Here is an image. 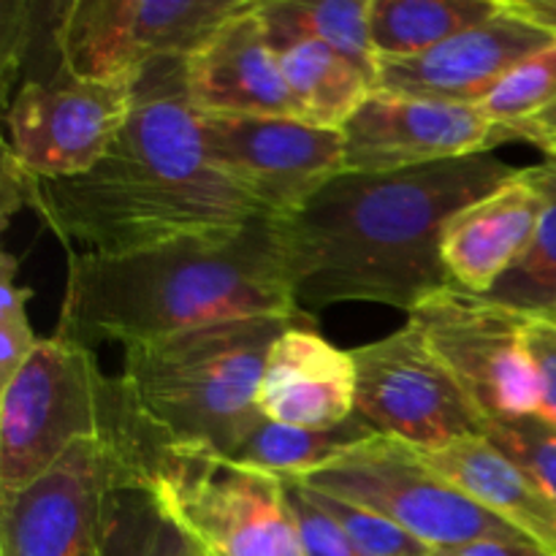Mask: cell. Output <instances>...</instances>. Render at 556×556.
<instances>
[{
	"label": "cell",
	"mask_w": 556,
	"mask_h": 556,
	"mask_svg": "<svg viewBox=\"0 0 556 556\" xmlns=\"http://www.w3.org/2000/svg\"><path fill=\"white\" fill-rule=\"evenodd\" d=\"M494 152L386 174L345 172L280 223L282 264L299 313L345 302L410 315L451 288L443 228L451 215L516 177Z\"/></svg>",
	"instance_id": "6da1fadb"
},
{
	"label": "cell",
	"mask_w": 556,
	"mask_h": 556,
	"mask_svg": "<svg viewBox=\"0 0 556 556\" xmlns=\"http://www.w3.org/2000/svg\"><path fill=\"white\" fill-rule=\"evenodd\" d=\"M30 210L63 244L101 255L237 231L266 215L206 157L185 58L141 71L134 114L106 157L81 177L38 179Z\"/></svg>",
	"instance_id": "7a4b0ae2"
},
{
	"label": "cell",
	"mask_w": 556,
	"mask_h": 556,
	"mask_svg": "<svg viewBox=\"0 0 556 556\" xmlns=\"http://www.w3.org/2000/svg\"><path fill=\"white\" fill-rule=\"evenodd\" d=\"M299 313L282 264L280 223L255 217L237 231L101 255L71 253L58 337L123 348L195 326Z\"/></svg>",
	"instance_id": "3957f363"
},
{
	"label": "cell",
	"mask_w": 556,
	"mask_h": 556,
	"mask_svg": "<svg viewBox=\"0 0 556 556\" xmlns=\"http://www.w3.org/2000/svg\"><path fill=\"white\" fill-rule=\"evenodd\" d=\"M304 313L195 326L125 348L117 386L147 486L166 454L231 456L258 427L266 356Z\"/></svg>",
	"instance_id": "277c9868"
},
{
	"label": "cell",
	"mask_w": 556,
	"mask_h": 556,
	"mask_svg": "<svg viewBox=\"0 0 556 556\" xmlns=\"http://www.w3.org/2000/svg\"><path fill=\"white\" fill-rule=\"evenodd\" d=\"M81 440L123 451L147 483L117 378L90 348L47 337L0 386V494L30 486Z\"/></svg>",
	"instance_id": "5b68a950"
},
{
	"label": "cell",
	"mask_w": 556,
	"mask_h": 556,
	"mask_svg": "<svg viewBox=\"0 0 556 556\" xmlns=\"http://www.w3.org/2000/svg\"><path fill=\"white\" fill-rule=\"evenodd\" d=\"M147 497L201 556H307L286 478L217 454H166Z\"/></svg>",
	"instance_id": "8992f818"
},
{
	"label": "cell",
	"mask_w": 556,
	"mask_h": 556,
	"mask_svg": "<svg viewBox=\"0 0 556 556\" xmlns=\"http://www.w3.org/2000/svg\"><path fill=\"white\" fill-rule=\"evenodd\" d=\"M296 483L394 521L429 552L476 541H527L434 472L416 448L389 434H375L353 445L331 465Z\"/></svg>",
	"instance_id": "52a82bcc"
},
{
	"label": "cell",
	"mask_w": 556,
	"mask_h": 556,
	"mask_svg": "<svg viewBox=\"0 0 556 556\" xmlns=\"http://www.w3.org/2000/svg\"><path fill=\"white\" fill-rule=\"evenodd\" d=\"M123 492L147 494L123 451L101 440L71 445L30 486L0 494V556H109Z\"/></svg>",
	"instance_id": "ba28073f"
},
{
	"label": "cell",
	"mask_w": 556,
	"mask_h": 556,
	"mask_svg": "<svg viewBox=\"0 0 556 556\" xmlns=\"http://www.w3.org/2000/svg\"><path fill=\"white\" fill-rule=\"evenodd\" d=\"M407 324L421 331L483 421L541 413V386L527 348L530 315L451 286L418 304Z\"/></svg>",
	"instance_id": "9c48e42d"
},
{
	"label": "cell",
	"mask_w": 556,
	"mask_h": 556,
	"mask_svg": "<svg viewBox=\"0 0 556 556\" xmlns=\"http://www.w3.org/2000/svg\"><path fill=\"white\" fill-rule=\"evenodd\" d=\"M248 0H71L54 49L79 79H136L152 63L188 58Z\"/></svg>",
	"instance_id": "30bf717a"
},
{
	"label": "cell",
	"mask_w": 556,
	"mask_h": 556,
	"mask_svg": "<svg viewBox=\"0 0 556 556\" xmlns=\"http://www.w3.org/2000/svg\"><path fill=\"white\" fill-rule=\"evenodd\" d=\"M136 79H79L60 63L43 79H22L5 109V152L38 179L81 177L128 125Z\"/></svg>",
	"instance_id": "8fae6325"
},
{
	"label": "cell",
	"mask_w": 556,
	"mask_h": 556,
	"mask_svg": "<svg viewBox=\"0 0 556 556\" xmlns=\"http://www.w3.org/2000/svg\"><path fill=\"white\" fill-rule=\"evenodd\" d=\"M356 416L421 454L483 434V416L421 331L405 329L353 351Z\"/></svg>",
	"instance_id": "7c38bea8"
},
{
	"label": "cell",
	"mask_w": 556,
	"mask_h": 556,
	"mask_svg": "<svg viewBox=\"0 0 556 556\" xmlns=\"http://www.w3.org/2000/svg\"><path fill=\"white\" fill-rule=\"evenodd\" d=\"M201 136L206 157L253 195L266 215L286 217L302 210L345 174L342 130L307 119L201 114Z\"/></svg>",
	"instance_id": "4fadbf2b"
},
{
	"label": "cell",
	"mask_w": 556,
	"mask_h": 556,
	"mask_svg": "<svg viewBox=\"0 0 556 556\" xmlns=\"http://www.w3.org/2000/svg\"><path fill=\"white\" fill-rule=\"evenodd\" d=\"M345 172L386 174L483 155L516 141L478 106L372 90L342 125Z\"/></svg>",
	"instance_id": "5bb4252c"
},
{
	"label": "cell",
	"mask_w": 556,
	"mask_h": 556,
	"mask_svg": "<svg viewBox=\"0 0 556 556\" xmlns=\"http://www.w3.org/2000/svg\"><path fill=\"white\" fill-rule=\"evenodd\" d=\"M554 41L552 33L521 20L505 5L500 16L448 38L418 58L380 60L378 90L481 106L516 65Z\"/></svg>",
	"instance_id": "9a60e30c"
},
{
	"label": "cell",
	"mask_w": 556,
	"mask_h": 556,
	"mask_svg": "<svg viewBox=\"0 0 556 556\" xmlns=\"http://www.w3.org/2000/svg\"><path fill=\"white\" fill-rule=\"evenodd\" d=\"M185 87L201 114L299 117L261 16V0H248L185 58Z\"/></svg>",
	"instance_id": "2e32d148"
},
{
	"label": "cell",
	"mask_w": 556,
	"mask_h": 556,
	"mask_svg": "<svg viewBox=\"0 0 556 556\" xmlns=\"http://www.w3.org/2000/svg\"><path fill=\"white\" fill-rule=\"evenodd\" d=\"M309 324L291 326L271 345L258 410L282 427L334 429L356 416V362Z\"/></svg>",
	"instance_id": "e0dca14e"
},
{
	"label": "cell",
	"mask_w": 556,
	"mask_h": 556,
	"mask_svg": "<svg viewBox=\"0 0 556 556\" xmlns=\"http://www.w3.org/2000/svg\"><path fill=\"white\" fill-rule=\"evenodd\" d=\"M541 210V190L527 168H519L508 182L451 215L440 242L451 286L489 296L525 258Z\"/></svg>",
	"instance_id": "ac0fdd59"
},
{
	"label": "cell",
	"mask_w": 556,
	"mask_h": 556,
	"mask_svg": "<svg viewBox=\"0 0 556 556\" xmlns=\"http://www.w3.org/2000/svg\"><path fill=\"white\" fill-rule=\"evenodd\" d=\"M421 456L481 508L556 556V505L492 440L478 434Z\"/></svg>",
	"instance_id": "d6986e66"
},
{
	"label": "cell",
	"mask_w": 556,
	"mask_h": 556,
	"mask_svg": "<svg viewBox=\"0 0 556 556\" xmlns=\"http://www.w3.org/2000/svg\"><path fill=\"white\" fill-rule=\"evenodd\" d=\"M269 38L299 117L320 128L342 130L375 90L372 81L315 38L271 30Z\"/></svg>",
	"instance_id": "ffe728a7"
},
{
	"label": "cell",
	"mask_w": 556,
	"mask_h": 556,
	"mask_svg": "<svg viewBox=\"0 0 556 556\" xmlns=\"http://www.w3.org/2000/svg\"><path fill=\"white\" fill-rule=\"evenodd\" d=\"M505 11V0H369L378 60H407Z\"/></svg>",
	"instance_id": "44dd1931"
},
{
	"label": "cell",
	"mask_w": 556,
	"mask_h": 556,
	"mask_svg": "<svg viewBox=\"0 0 556 556\" xmlns=\"http://www.w3.org/2000/svg\"><path fill=\"white\" fill-rule=\"evenodd\" d=\"M375 434L378 432L358 416L334 429H296L261 418L258 427L242 440V445L228 459L253 467V470L288 478V481H299L331 465L337 456Z\"/></svg>",
	"instance_id": "7402d4cb"
},
{
	"label": "cell",
	"mask_w": 556,
	"mask_h": 556,
	"mask_svg": "<svg viewBox=\"0 0 556 556\" xmlns=\"http://www.w3.org/2000/svg\"><path fill=\"white\" fill-rule=\"evenodd\" d=\"M271 33L309 36L334 49L378 90L380 60L369 36V0H261Z\"/></svg>",
	"instance_id": "603a6c76"
},
{
	"label": "cell",
	"mask_w": 556,
	"mask_h": 556,
	"mask_svg": "<svg viewBox=\"0 0 556 556\" xmlns=\"http://www.w3.org/2000/svg\"><path fill=\"white\" fill-rule=\"evenodd\" d=\"M543 195L535 237L525 258L489 299L530 318H556V161L527 168Z\"/></svg>",
	"instance_id": "cb8c5ba5"
},
{
	"label": "cell",
	"mask_w": 556,
	"mask_h": 556,
	"mask_svg": "<svg viewBox=\"0 0 556 556\" xmlns=\"http://www.w3.org/2000/svg\"><path fill=\"white\" fill-rule=\"evenodd\" d=\"M478 109L516 141L546 150L556 141V41L516 65Z\"/></svg>",
	"instance_id": "d4e9b609"
},
{
	"label": "cell",
	"mask_w": 556,
	"mask_h": 556,
	"mask_svg": "<svg viewBox=\"0 0 556 556\" xmlns=\"http://www.w3.org/2000/svg\"><path fill=\"white\" fill-rule=\"evenodd\" d=\"M483 438L492 440L510 462L521 467L556 505V427L543 416L486 421Z\"/></svg>",
	"instance_id": "484cf974"
},
{
	"label": "cell",
	"mask_w": 556,
	"mask_h": 556,
	"mask_svg": "<svg viewBox=\"0 0 556 556\" xmlns=\"http://www.w3.org/2000/svg\"><path fill=\"white\" fill-rule=\"evenodd\" d=\"M302 486V483H299ZM304 492L313 497V503L334 521L337 530L345 535V541L351 543L353 552L358 556H418L427 554L429 548L421 546L413 535H407L405 530L394 525V521L383 519V516L372 514L367 508H358V505L345 503V500L326 497L318 492Z\"/></svg>",
	"instance_id": "4316f807"
},
{
	"label": "cell",
	"mask_w": 556,
	"mask_h": 556,
	"mask_svg": "<svg viewBox=\"0 0 556 556\" xmlns=\"http://www.w3.org/2000/svg\"><path fill=\"white\" fill-rule=\"evenodd\" d=\"M33 291L16 282L14 255H3V275H0V386L14 378L25 358L36 351L41 340L27 320V302Z\"/></svg>",
	"instance_id": "83f0119b"
},
{
	"label": "cell",
	"mask_w": 556,
	"mask_h": 556,
	"mask_svg": "<svg viewBox=\"0 0 556 556\" xmlns=\"http://www.w3.org/2000/svg\"><path fill=\"white\" fill-rule=\"evenodd\" d=\"M286 483L307 556H358L353 552L351 543L345 541V535L337 530L334 521H331L329 516L313 503V497L304 492V486H299L296 481H288V478Z\"/></svg>",
	"instance_id": "f1b7e54d"
},
{
	"label": "cell",
	"mask_w": 556,
	"mask_h": 556,
	"mask_svg": "<svg viewBox=\"0 0 556 556\" xmlns=\"http://www.w3.org/2000/svg\"><path fill=\"white\" fill-rule=\"evenodd\" d=\"M527 348L535 362L538 386H541V413L538 416L556 427V318H530Z\"/></svg>",
	"instance_id": "f546056e"
},
{
	"label": "cell",
	"mask_w": 556,
	"mask_h": 556,
	"mask_svg": "<svg viewBox=\"0 0 556 556\" xmlns=\"http://www.w3.org/2000/svg\"><path fill=\"white\" fill-rule=\"evenodd\" d=\"M134 556H201V554L199 548H195V543L185 535L182 527H179L172 516L163 514V510L150 500L144 532H141V541L139 546H136Z\"/></svg>",
	"instance_id": "4dcf8cb0"
},
{
	"label": "cell",
	"mask_w": 556,
	"mask_h": 556,
	"mask_svg": "<svg viewBox=\"0 0 556 556\" xmlns=\"http://www.w3.org/2000/svg\"><path fill=\"white\" fill-rule=\"evenodd\" d=\"M440 556H554L532 541H476L459 548L434 552Z\"/></svg>",
	"instance_id": "1f68e13d"
},
{
	"label": "cell",
	"mask_w": 556,
	"mask_h": 556,
	"mask_svg": "<svg viewBox=\"0 0 556 556\" xmlns=\"http://www.w3.org/2000/svg\"><path fill=\"white\" fill-rule=\"evenodd\" d=\"M505 5L516 16L543 27L556 38V0H505Z\"/></svg>",
	"instance_id": "d6a6232c"
},
{
	"label": "cell",
	"mask_w": 556,
	"mask_h": 556,
	"mask_svg": "<svg viewBox=\"0 0 556 556\" xmlns=\"http://www.w3.org/2000/svg\"><path fill=\"white\" fill-rule=\"evenodd\" d=\"M543 152H546V155H548V161H556V141H552V144H548Z\"/></svg>",
	"instance_id": "836d02e7"
},
{
	"label": "cell",
	"mask_w": 556,
	"mask_h": 556,
	"mask_svg": "<svg viewBox=\"0 0 556 556\" xmlns=\"http://www.w3.org/2000/svg\"><path fill=\"white\" fill-rule=\"evenodd\" d=\"M418 556H440V554H434V552H427V554H418Z\"/></svg>",
	"instance_id": "e575fe53"
}]
</instances>
